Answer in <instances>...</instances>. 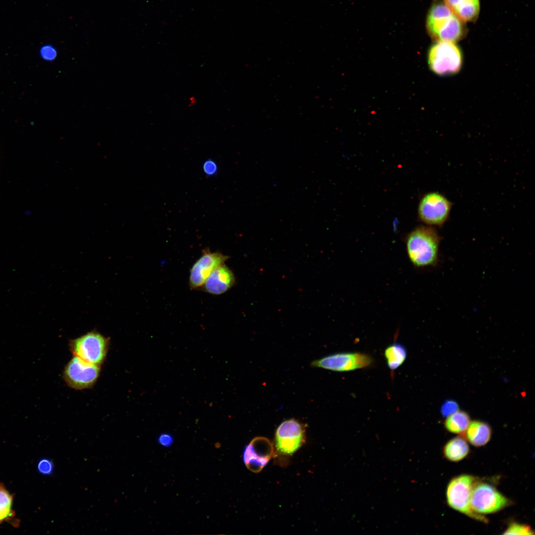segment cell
Returning <instances> with one entry per match:
<instances>
[{
  "label": "cell",
  "mask_w": 535,
  "mask_h": 535,
  "mask_svg": "<svg viewBox=\"0 0 535 535\" xmlns=\"http://www.w3.org/2000/svg\"><path fill=\"white\" fill-rule=\"evenodd\" d=\"M158 442L163 446L168 447L173 442V438L168 433H162L159 436Z\"/></svg>",
  "instance_id": "obj_25"
},
{
  "label": "cell",
  "mask_w": 535,
  "mask_h": 535,
  "mask_svg": "<svg viewBox=\"0 0 535 535\" xmlns=\"http://www.w3.org/2000/svg\"><path fill=\"white\" fill-rule=\"evenodd\" d=\"M110 338L96 330L90 331L69 343L74 356L92 364L101 366L107 357Z\"/></svg>",
  "instance_id": "obj_3"
},
{
  "label": "cell",
  "mask_w": 535,
  "mask_h": 535,
  "mask_svg": "<svg viewBox=\"0 0 535 535\" xmlns=\"http://www.w3.org/2000/svg\"><path fill=\"white\" fill-rule=\"evenodd\" d=\"M470 422V417L465 412L458 410L447 417L444 427L449 432L464 433Z\"/></svg>",
  "instance_id": "obj_19"
},
{
  "label": "cell",
  "mask_w": 535,
  "mask_h": 535,
  "mask_svg": "<svg viewBox=\"0 0 535 535\" xmlns=\"http://www.w3.org/2000/svg\"><path fill=\"white\" fill-rule=\"evenodd\" d=\"M469 452V447L466 440L457 436L450 440L444 446V456L453 462L459 461L465 458Z\"/></svg>",
  "instance_id": "obj_16"
},
{
  "label": "cell",
  "mask_w": 535,
  "mask_h": 535,
  "mask_svg": "<svg viewBox=\"0 0 535 535\" xmlns=\"http://www.w3.org/2000/svg\"><path fill=\"white\" fill-rule=\"evenodd\" d=\"M462 21L442 2H436L429 10L427 27L429 34L436 42L455 43L464 36Z\"/></svg>",
  "instance_id": "obj_2"
},
{
  "label": "cell",
  "mask_w": 535,
  "mask_h": 535,
  "mask_svg": "<svg viewBox=\"0 0 535 535\" xmlns=\"http://www.w3.org/2000/svg\"><path fill=\"white\" fill-rule=\"evenodd\" d=\"M443 3L463 22H472L478 18L480 0H443Z\"/></svg>",
  "instance_id": "obj_14"
},
{
  "label": "cell",
  "mask_w": 535,
  "mask_h": 535,
  "mask_svg": "<svg viewBox=\"0 0 535 535\" xmlns=\"http://www.w3.org/2000/svg\"><path fill=\"white\" fill-rule=\"evenodd\" d=\"M37 470L42 475L49 476L53 474L54 471V465L53 461L46 458L40 459L37 464Z\"/></svg>",
  "instance_id": "obj_21"
},
{
  "label": "cell",
  "mask_w": 535,
  "mask_h": 535,
  "mask_svg": "<svg viewBox=\"0 0 535 535\" xmlns=\"http://www.w3.org/2000/svg\"><path fill=\"white\" fill-rule=\"evenodd\" d=\"M235 282L233 272L224 263L212 271L202 286L203 289L211 294L220 295L231 288Z\"/></svg>",
  "instance_id": "obj_13"
},
{
  "label": "cell",
  "mask_w": 535,
  "mask_h": 535,
  "mask_svg": "<svg viewBox=\"0 0 535 535\" xmlns=\"http://www.w3.org/2000/svg\"><path fill=\"white\" fill-rule=\"evenodd\" d=\"M451 208V204L445 196L437 192H430L421 199L418 206V215L425 223L439 226L447 220Z\"/></svg>",
  "instance_id": "obj_9"
},
{
  "label": "cell",
  "mask_w": 535,
  "mask_h": 535,
  "mask_svg": "<svg viewBox=\"0 0 535 535\" xmlns=\"http://www.w3.org/2000/svg\"><path fill=\"white\" fill-rule=\"evenodd\" d=\"M470 503L474 512L482 515L499 511L511 502L491 484L477 482L472 491Z\"/></svg>",
  "instance_id": "obj_6"
},
{
  "label": "cell",
  "mask_w": 535,
  "mask_h": 535,
  "mask_svg": "<svg viewBox=\"0 0 535 535\" xmlns=\"http://www.w3.org/2000/svg\"><path fill=\"white\" fill-rule=\"evenodd\" d=\"M273 453V447L268 439L256 437L245 447L243 462L249 470L258 473L268 464Z\"/></svg>",
  "instance_id": "obj_12"
},
{
  "label": "cell",
  "mask_w": 535,
  "mask_h": 535,
  "mask_svg": "<svg viewBox=\"0 0 535 535\" xmlns=\"http://www.w3.org/2000/svg\"><path fill=\"white\" fill-rule=\"evenodd\" d=\"M465 436L470 443L475 446H482L490 440L491 430L486 423L473 421L470 422L465 432Z\"/></svg>",
  "instance_id": "obj_15"
},
{
  "label": "cell",
  "mask_w": 535,
  "mask_h": 535,
  "mask_svg": "<svg viewBox=\"0 0 535 535\" xmlns=\"http://www.w3.org/2000/svg\"><path fill=\"white\" fill-rule=\"evenodd\" d=\"M384 356L388 368L393 372L404 363L407 356V351L403 345L395 342L386 348Z\"/></svg>",
  "instance_id": "obj_17"
},
{
  "label": "cell",
  "mask_w": 535,
  "mask_h": 535,
  "mask_svg": "<svg viewBox=\"0 0 535 535\" xmlns=\"http://www.w3.org/2000/svg\"><path fill=\"white\" fill-rule=\"evenodd\" d=\"M100 366L88 363L74 356L65 366L63 377L71 388L83 390L92 387L98 380Z\"/></svg>",
  "instance_id": "obj_7"
},
{
  "label": "cell",
  "mask_w": 535,
  "mask_h": 535,
  "mask_svg": "<svg viewBox=\"0 0 535 535\" xmlns=\"http://www.w3.org/2000/svg\"><path fill=\"white\" fill-rule=\"evenodd\" d=\"M458 410L457 404L453 401H447L442 405L441 412L444 416H448Z\"/></svg>",
  "instance_id": "obj_24"
},
{
  "label": "cell",
  "mask_w": 535,
  "mask_h": 535,
  "mask_svg": "<svg viewBox=\"0 0 535 535\" xmlns=\"http://www.w3.org/2000/svg\"><path fill=\"white\" fill-rule=\"evenodd\" d=\"M477 482L476 478L468 475H460L452 479L446 490L448 504L453 509L474 519L487 523V518L474 512L471 506V493Z\"/></svg>",
  "instance_id": "obj_5"
},
{
  "label": "cell",
  "mask_w": 535,
  "mask_h": 535,
  "mask_svg": "<svg viewBox=\"0 0 535 535\" xmlns=\"http://www.w3.org/2000/svg\"><path fill=\"white\" fill-rule=\"evenodd\" d=\"M463 63V55L455 43L436 42L428 53L429 67L439 75H449L459 72Z\"/></svg>",
  "instance_id": "obj_4"
},
{
  "label": "cell",
  "mask_w": 535,
  "mask_h": 535,
  "mask_svg": "<svg viewBox=\"0 0 535 535\" xmlns=\"http://www.w3.org/2000/svg\"><path fill=\"white\" fill-rule=\"evenodd\" d=\"M40 54L43 59L47 61H52L56 58L57 52L54 47L48 45L44 46L41 48Z\"/></svg>",
  "instance_id": "obj_22"
},
{
  "label": "cell",
  "mask_w": 535,
  "mask_h": 535,
  "mask_svg": "<svg viewBox=\"0 0 535 535\" xmlns=\"http://www.w3.org/2000/svg\"><path fill=\"white\" fill-rule=\"evenodd\" d=\"M305 441V428L295 419L282 422L277 428L275 433V447L278 452L284 455L295 452Z\"/></svg>",
  "instance_id": "obj_10"
},
{
  "label": "cell",
  "mask_w": 535,
  "mask_h": 535,
  "mask_svg": "<svg viewBox=\"0 0 535 535\" xmlns=\"http://www.w3.org/2000/svg\"><path fill=\"white\" fill-rule=\"evenodd\" d=\"M374 361L372 356L360 352L338 353L312 362L314 367L343 372L370 367Z\"/></svg>",
  "instance_id": "obj_8"
},
{
  "label": "cell",
  "mask_w": 535,
  "mask_h": 535,
  "mask_svg": "<svg viewBox=\"0 0 535 535\" xmlns=\"http://www.w3.org/2000/svg\"><path fill=\"white\" fill-rule=\"evenodd\" d=\"M439 237L430 226H419L406 237L407 255L412 264L418 268L434 265L437 261Z\"/></svg>",
  "instance_id": "obj_1"
},
{
  "label": "cell",
  "mask_w": 535,
  "mask_h": 535,
  "mask_svg": "<svg viewBox=\"0 0 535 535\" xmlns=\"http://www.w3.org/2000/svg\"><path fill=\"white\" fill-rule=\"evenodd\" d=\"M504 535H532L534 532L528 525L512 523L503 533Z\"/></svg>",
  "instance_id": "obj_20"
},
{
  "label": "cell",
  "mask_w": 535,
  "mask_h": 535,
  "mask_svg": "<svg viewBox=\"0 0 535 535\" xmlns=\"http://www.w3.org/2000/svg\"><path fill=\"white\" fill-rule=\"evenodd\" d=\"M13 496L6 489L4 484L0 482V524L4 522L15 524L13 521L15 516L12 509Z\"/></svg>",
  "instance_id": "obj_18"
},
{
  "label": "cell",
  "mask_w": 535,
  "mask_h": 535,
  "mask_svg": "<svg viewBox=\"0 0 535 535\" xmlns=\"http://www.w3.org/2000/svg\"><path fill=\"white\" fill-rule=\"evenodd\" d=\"M202 168L204 173L208 176H214L218 171L217 163L212 159L206 160L203 163Z\"/></svg>",
  "instance_id": "obj_23"
},
{
  "label": "cell",
  "mask_w": 535,
  "mask_h": 535,
  "mask_svg": "<svg viewBox=\"0 0 535 535\" xmlns=\"http://www.w3.org/2000/svg\"><path fill=\"white\" fill-rule=\"evenodd\" d=\"M228 259V256L219 252L205 250L190 269L189 281L190 289L202 287L212 271Z\"/></svg>",
  "instance_id": "obj_11"
}]
</instances>
